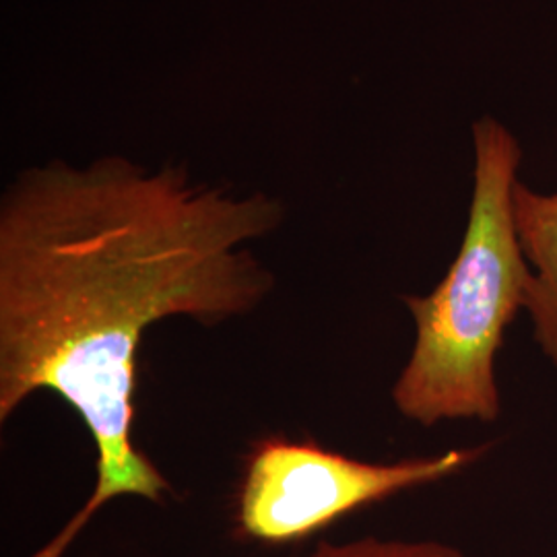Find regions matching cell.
I'll return each instance as SVG.
<instances>
[{
	"label": "cell",
	"mask_w": 557,
	"mask_h": 557,
	"mask_svg": "<svg viewBox=\"0 0 557 557\" xmlns=\"http://www.w3.org/2000/svg\"><path fill=\"white\" fill-rule=\"evenodd\" d=\"M262 190L124 156L21 170L0 199V423L62 398L96 448L89 499L29 557H64L103 506L176 490L133 438L139 349L163 320L220 326L277 287L252 244L285 221Z\"/></svg>",
	"instance_id": "cell-1"
},
{
	"label": "cell",
	"mask_w": 557,
	"mask_h": 557,
	"mask_svg": "<svg viewBox=\"0 0 557 557\" xmlns=\"http://www.w3.org/2000/svg\"><path fill=\"white\" fill-rule=\"evenodd\" d=\"M473 195L457 259L430 294L403 298L416 343L391 398L400 418L421 428L499 418L496 361L533 278L515 223L517 137L483 116L473 124Z\"/></svg>",
	"instance_id": "cell-2"
},
{
	"label": "cell",
	"mask_w": 557,
	"mask_h": 557,
	"mask_svg": "<svg viewBox=\"0 0 557 557\" xmlns=\"http://www.w3.org/2000/svg\"><path fill=\"white\" fill-rule=\"evenodd\" d=\"M490 444L432 457L372 462L310 440L269 436L248 453L236 496L239 537L285 545L310 537L361 508L455 478L485 457Z\"/></svg>",
	"instance_id": "cell-3"
},
{
	"label": "cell",
	"mask_w": 557,
	"mask_h": 557,
	"mask_svg": "<svg viewBox=\"0 0 557 557\" xmlns=\"http://www.w3.org/2000/svg\"><path fill=\"white\" fill-rule=\"evenodd\" d=\"M515 223L533 278L524 312L541 354L557 370V193L541 195L517 182Z\"/></svg>",
	"instance_id": "cell-4"
},
{
	"label": "cell",
	"mask_w": 557,
	"mask_h": 557,
	"mask_svg": "<svg viewBox=\"0 0 557 557\" xmlns=\"http://www.w3.org/2000/svg\"><path fill=\"white\" fill-rule=\"evenodd\" d=\"M301 557H465V554L450 545L434 539H382L359 537L354 541H320L319 545Z\"/></svg>",
	"instance_id": "cell-5"
}]
</instances>
